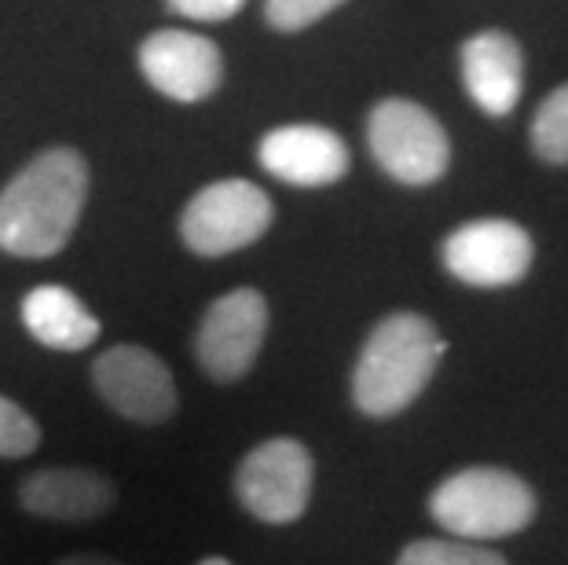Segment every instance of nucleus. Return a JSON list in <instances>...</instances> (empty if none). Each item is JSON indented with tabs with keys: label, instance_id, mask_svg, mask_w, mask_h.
<instances>
[{
	"label": "nucleus",
	"instance_id": "nucleus-16",
	"mask_svg": "<svg viewBox=\"0 0 568 565\" xmlns=\"http://www.w3.org/2000/svg\"><path fill=\"white\" fill-rule=\"evenodd\" d=\"M396 565H510L503 555L474 539H410L396 555Z\"/></svg>",
	"mask_w": 568,
	"mask_h": 565
},
{
	"label": "nucleus",
	"instance_id": "nucleus-7",
	"mask_svg": "<svg viewBox=\"0 0 568 565\" xmlns=\"http://www.w3.org/2000/svg\"><path fill=\"white\" fill-rule=\"evenodd\" d=\"M264 339H268V302L253 286H239L205 309L195 331V360L213 382L235 386L257 364Z\"/></svg>",
	"mask_w": 568,
	"mask_h": 565
},
{
	"label": "nucleus",
	"instance_id": "nucleus-21",
	"mask_svg": "<svg viewBox=\"0 0 568 565\" xmlns=\"http://www.w3.org/2000/svg\"><path fill=\"white\" fill-rule=\"evenodd\" d=\"M195 565H232L227 558H221V555H210V558H199Z\"/></svg>",
	"mask_w": 568,
	"mask_h": 565
},
{
	"label": "nucleus",
	"instance_id": "nucleus-8",
	"mask_svg": "<svg viewBox=\"0 0 568 565\" xmlns=\"http://www.w3.org/2000/svg\"><path fill=\"white\" fill-rule=\"evenodd\" d=\"M440 261L458 283L477 286V291H503L528 275L536 261V243L517 221L485 218L458 224L444 239Z\"/></svg>",
	"mask_w": 568,
	"mask_h": 565
},
{
	"label": "nucleus",
	"instance_id": "nucleus-1",
	"mask_svg": "<svg viewBox=\"0 0 568 565\" xmlns=\"http://www.w3.org/2000/svg\"><path fill=\"white\" fill-rule=\"evenodd\" d=\"M89 199V162L74 148H48L0 191V250L11 258H55L70 243Z\"/></svg>",
	"mask_w": 568,
	"mask_h": 565
},
{
	"label": "nucleus",
	"instance_id": "nucleus-20",
	"mask_svg": "<svg viewBox=\"0 0 568 565\" xmlns=\"http://www.w3.org/2000/svg\"><path fill=\"white\" fill-rule=\"evenodd\" d=\"M55 565H125V562L111 558V555H67V558H59Z\"/></svg>",
	"mask_w": 568,
	"mask_h": 565
},
{
	"label": "nucleus",
	"instance_id": "nucleus-2",
	"mask_svg": "<svg viewBox=\"0 0 568 565\" xmlns=\"http://www.w3.org/2000/svg\"><path fill=\"white\" fill-rule=\"evenodd\" d=\"M444 339L422 312L374 323L353 367V404L367 418H396L418 401L444 360Z\"/></svg>",
	"mask_w": 568,
	"mask_h": 565
},
{
	"label": "nucleus",
	"instance_id": "nucleus-10",
	"mask_svg": "<svg viewBox=\"0 0 568 565\" xmlns=\"http://www.w3.org/2000/svg\"><path fill=\"white\" fill-rule=\"evenodd\" d=\"M140 74L151 89L176 103H202L221 89L224 56L210 38L191 30H159L136 52Z\"/></svg>",
	"mask_w": 568,
	"mask_h": 565
},
{
	"label": "nucleus",
	"instance_id": "nucleus-9",
	"mask_svg": "<svg viewBox=\"0 0 568 565\" xmlns=\"http://www.w3.org/2000/svg\"><path fill=\"white\" fill-rule=\"evenodd\" d=\"M92 386L114 415L140 426H162L176 415V382L159 353L114 345L95 356Z\"/></svg>",
	"mask_w": 568,
	"mask_h": 565
},
{
	"label": "nucleus",
	"instance_id": "nucleus-3",
	"mask_svg": "<svg viewBox=\"0 0 568 565\" xmlns=\"http://www.w3.org/2000/svg\"><path fill=\"white\" fill-rule=\"evenodd\" d=\"M429 514L458 539H506L536 522L539 500L531 485L506 466H466L447 474L429 496Z\"/></svg>",
	"mask_w": 568,
	"mask_h": 565
},
{
	"label": "nucleus",
	"instance_id": "nucleus-17",
	"mask_svg": "<svg viewBox=\"0 0 568 565\" xmlns=\"http://www.w3.org/2000/svg\"><path fill=\"white\" fill-rule=\"evenodd\" d=\"M41 426L27 407L0 396V460H27L30 452H38Z\"/></svg>",
	"mask_w": 568,
	"mask_h": 565
},
{
	"label": "nucleus",
	"instance_id": "nucleus-4",
	"mask_svg": "<svg viewBox=\"0 0 568 565\" xmlns=\"http://www.w3.org/2000/svg\"><path fill=\"white\" fill-rule=\"evenodd\" d=\"M235 500L261 525H294L305 518L316 485V460L297 437H272L235 466Z\"/></svg>",
	"mask_w": 568,
	"mask_h": 565
},
{
	"label": "nucleus",
	"instance_id": "nucleus-18",
	"mask_svg": "<svg viewBox=\"0 0 568 565\" xmlns=\"http://www.w3.org/2000/svg\"><path fill=\"white\" fill-rule=\"evenodd\" d=\"M342 4H348V0H264V22L280 33H301Z\"/></svg>",
	"mask_w": 568,
	"mask_h": 565
},
{
	"label": "nucleus",
	"instance_id": "nucleus-19",
	"mask_svg": "<svg viewBox=\"0 0 568 565\" xmlns=\"http://www.w3.org/2000/svg\"><path fill=\"white\" fill-rule=\"evenodd\" d=\"M169 11L184 16L191 22H224L243 11L246 0H165Z\"/></svg>",
	"mask_w": 568,
	"mask_h": 565
},
{
	"label": "nucleus",
	"instance_id": "nucleus-14",
	"mask_svg": "<svg viewBox=\"0 0 568 565\" xmlns=\"http://www.w3.org/2000/svg\"><path fill=\"white\" fill-rule=\"evenodd\" d=\"M22 327L30 331L33 342L55 353H84L100 342V320L92 316L89 305L59 283H41L22 297Z\"/></svg>",
	"mask_w": 568,
	"mask_h": 565
},
{
	"label": "nucleus",
	"instance_id": "nucleus-15",
	"mask_svg": "<svg viewBox=\"0 0 568 565\" xmlns=\"http://www.w3.org/2000/svg\"><path fill=\"white\" fill-rule=\"evenodd\" d=\"M531 151L550 165H568V85L554 89L531 118Z\"/></svg>",
	"mask_w": 568,
	"mask_h": 565
},
{
	"label": "nucleus",
	"instance_id": "nucleus-11",
	"mask_svg": "<svg viewBox=\"0 0 568 565\" xmlns=\"http://www.w3.org/2000/svg\"><path fill=\"white\" fill-rule=\"evenodd\" d=\"M257 162L283 184L326 188L348 173V143L326 125H280L264 132L257 143Z\"/></svg>",
	"mask_w": 568,
	"mask_h": 565
},
{
	"label": "nucleus",
	"instance_id": "nucleus-13",
	"mask_svg": "<svg viewBox=\"0 0 568 565\" xmlns=\"http://www.w3.org/2000/svg\"><path fill=\"white\" fill-rule=\"evenodd\" d=\"M463 85L488 118L510 114L525 92V52L510 33L480 30L463 44Z\"/></svg>",
	"mask_w": 568,
	"mask_h": 565
},
{
	"label": "nucleus",
	"instance_id": "nucleus-6",
	"mask_svg": "<svg viewBox=\"0 0 568 565\" xmlns=\"http://www.w3.org/2000/svg\"><path fill=\"white\" fill-rule=\"evenodd\" d=\"M367 143L374 162L396 184H437L452 162V143L444 125L415 100H382L367 118Z\"/></svg>",
	"mask_w": 568,
	"mask_h": 565
},
{
	"label": "nucleus",
	"instance_id": "nucleus-5",
	"mask_svg": "<svg viewBox=\"0 0 568 565\" xmlns=\"http://www.w3.org/2000/svg\"><path fill=\"white\" fill-rule=\"evenodd\" d=\"M272 221V199L253 180H213L180 213V239L199 258H224L257 243Z\"/></svg>",
	"mask_w": 568,
	"mask_h": 565
},
{
	"label": "nucleus",
	"instance_id": "nucleus-12",
	"mask_svg": "<svg viewBox=\"0 0 568 565\" xmlns=\"http://www.w3.org/2000/svg\"><path fill=\"white\" fill-rule=\"evenodd\" d=\"M114 500V481L89 466H44L19 485V507L44 522H95Z\"/></svg>",
	"mask_w": 568,
	"mask_h": 565
}]
</instances>
